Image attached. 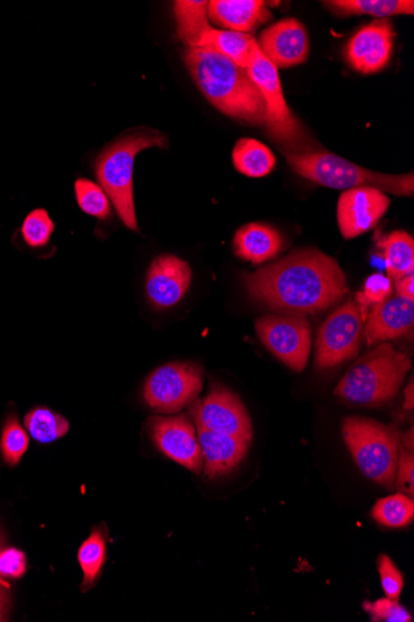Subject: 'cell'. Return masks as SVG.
Masks as SVG:
<instances>
[{
  "instance_id": "1",
  "label": "cell",
  "mask_w": 414,
  "mask_h": 622,
  "mask_svg": "<svg viewBox=\"0 0 414 622\" xmlns=\"http://www.w3.org/2000/svg\"><path fill=\"white\" fill-rule=\"evenodd\" d=\"M251 299L290 315L313 314L344 300L349 285L342 267L317 249L298 250L277 263L243 275Z\"/></svg>"
},
{
  "instance_id": "2",
  "label": "cell",
  "mask_w": 414,
  "mask_h": 622,
  "mask_svg": "<svg viewBox=\"0 0 414 622\" xmlns=\"http://www.w3.org/2000/svg\"><path fill=\"white\" fill-rule=\"evenodd\" d=\"M184 61L197 88L221 113L250 125L266 124L265 100L248 69L207 46L186 48Z\"/></svg>"
},
{
  "instance_id": "3",
  "label": "cell",
  "mask_w": 414,
  "mask_h": 622,
  "mask_svg": "<svg viewBox=\"0 0 414 622\" xmlns=\"http://www.w3.org/2000/svg\"><path fill=\"white\" fill-rule=\"evenodd\" d=\"M411 366L407 355L394 349L391 343H380L347 370L335 395L357 405H382L396 396Z\"/></svg>"
},
{
  "instance_id": "4",
  "label": "cell",
  "mask_w": 414,
  "mask_h": 622,
  "mask_svg": "<svg viewBox=\"0 0 414 622\" xmlns=\"http://www.w3.org/2000/svg\"><path fill=\"white\" fill-rule=\"evenodd\" d=\"M168 137L156 129L140 128L117 139L101 153L96 163L103 192L115 206L119 218L130 230H138L134 197V166L139 152L166 147Z\"/></svg>"
},
{
  "instance_id": "5",
  "label": "cell",
  "mask_w": 414,
  "mask_h": 622,
  "mask_svg": "<svg viewBox=\"0 0 414 622\" xmlns=\"http://www.w3.org/2000/svg\"><path fill=\"white\" fill-rule=\"evenodd\" d=\"M290 169L303 178L333 189L371 187L383 193L413 195V174H383L363 169L331 152H286Z\"/></svg>"
},
{
  "instance_id": "6",
  "label": "cell",
  "mask_w": 414,
  "mask_h": 622,
  "mask_svg": "<svg viewBox=\"0 0 414 622\" xmlns=\"http://www.w3.org/2000/svg\"><path fill=\"white\" fill-rule=\"evenodd\" d=\"M343 436L356 465L367 479L391 487L396 480L399 433L366 417H346Z\"/></svg>"
},
{
  "instance_id": "7",
  "label": "cell",
  "mask_w": 414,
  "mask_h": 622,
  "mask_svg": "<svg viewBox=\"0 0 414 622\" xmlns=\"http://www.w3.org/2000/svg\"><path fill=\"white\" fill-rule=\"evenodd\" d=\"M248 71L265 100L266 126L271 137L294 150L290 152H312L302 125L287 105L278 70L260 48Z\"/></svg>"
},
{
  "instance_id": "8",
  "label": "cell",
  "mask_w": 414,
  "mask_h": 622,
  "mask_svg": "<svg viewBox=\"0 0 414 622\" xmlns=\"http://www.w3.org/2000/svg\"><path fill=\"white\" fill-rule=\"evenodd\" d=\"M367 308L357 301H347L335 310L323 326L317 338V366L332 368L354 358L360 350Z\"/></svg>"
},
{
  "instance_id": "9",
  "label": "cell",
  "mask_w": 414,
  "mask_h": 622,
  "mask_svg": "<svg viewBox=\"0 0 414 622\" xmlns=\"http://www.w3.org/2000/svg\"><path fill=\"white\" fill-rule=\"evenodd\" d=\"M203 389V371L194 364L158 368L147 379L145 399L156 412L174 414L193 403Z\"/></svg>"
},
{
  "instance_id": "10",
  "label": "cell",
  "mask_w": 414,
  "mask_h": 622,
  "mask_svg": "<svg viewBox=\"0 0 414 622\" xmlns=\"http://www.w3.org/2000/svg\"><path fill=\"white\" fill-rule=\"evenodd\" d=\"M256 331L278 359L295 371H303L312 346V330L303 315L268 314L256 322Z\"/></svg>"
},
{
  "instance_id": "11",
  "label": "cell",
  "mask_w": 414,
  "mask_h": 622,
  "mask_svg": "<svg viewBox=\"0 0 414 622\" xmlns=\"http://www.w3.org/2000/svg\"><path fill=\"white\" fill-rule=\"evenodd\" d=\"M196 426L215 433L252 440V424L239 395L228 388L212 384L209 394L196 402L191 411Z\"/></svg>"
},
{
  "instance_id": "12",
  "label": "cell",
  "mask_w": 414,
  "mask_h": 622,
  "mask_svg": "<svg viewBox=\"0 0 414 622\" xmlns=\"http://www.w3.org/2000/svg\"><path fill=\"white\" fill-rule=\"evenodd\" d=\"M156 447L179 465L195 473L204 466L203 451L196 430L186 416H157L148 423Z\"/></svg>"
},
{
  "instance_id": "13",
  "label": "cell",
  "mask_w": 414,
  "mask_h": 622,
  "mask_svg": "<svg viewBox=\"0 0 414 622\" xmlns=\"http://www.w3.org/2000/svg\"><path fill=\"white\" fill-rule=\"evenodd\" d=\"M391 200L383 192L361 187L345 191L337 201V224L345 239L360 237L371 230L388 212Z\"/></svg>"
},
{
  "instance_id": "14",
  "label": "cell",
  "mask_w": 414,
  "mask_h": 622,
  "mask_svg": "<svg viewBox=\"0 0 414 622\" xmlns=\"http://www.w3.org/2000/svg\"><path fill=\"white\" fill-rule=\"evenodd\" d=\"M396 33L390 20H376L347 42L345 59L355 71L370 76L388 67Z\"/></svg>"
},
{
  "instance_id": "15",
  "label": "cell",
  "mask_w": 414,
  "mask_h": 622,
  "mask_svg": "<svg viewBox=\"0 0 414 622\" xmlns=\"http://www.w3.org/2000/svg\"><path fill=\"white\" fill-rule=\"evenodd\" d=\"M257 44L277 70L297 67L308 59L309 36L304 25L295 18H286L268 26Z\"/></svg>"
},
{
  "instance_id": "16",
  "label": "cell",
  "mask_w": 414,
  "mask_h": 622,
  "mask_svg": "<svg viewBox=\"0 0 414 622\" xmlns=\"http://www.w3.org/2000/svg\"><path fill=\"white\" fill-rule=\"evenodd\" d=\"M192 268L174 255L158 256L150 265L147 276V295L158 309L173 308L189 290Z\"/></svg>"
},
{
  "instance_id": "17",
  "label": "cell",
  "mask_w": 414,
  "mask_h": 622,
  "mask_svg": "<svg viewBox=\"0 0 414 622\" xmlns=\"http://www.w3.org/2000/svg\"><path fill=\"white\" fill-rule=\"evenodd\" d=\"M414 300L392 297L378 304L367 315L364 336L369 346L406 336L413 330Z\"/></svg>"
},
{
  "instance_id": "18",
  "label": "cell",
  "mask_w": 414,
  "mask_h": 622,
  "mask_svg": "<svg viewBox=\"0 0 414 622\" xmlns=\"http://www.w3.org/2000/svg\"><path fill=\"white\" fill-rule=\"evenodd\" d=\"M207 477L226 475L246 457L250 442L196 426Z\"/></svg>"
},
{
  "instance_id": "19",
  "label": "cell",
  "mask_w": 414,
  "mask_h": 622,
  "mask_svg": "<svg viewBox=\"0 0 414 622\" xmlns=\"http://www.w3.org/2000/svg\"><path fill=\"white\" fill-rule=\"evenodd\" d=\"M210 20L231 32L250 34L272 20L262 0H211L207 7Z\"/></svg>"
},
{
  "instance_id": "20",
  "label": "cell",
  "mask_w": 414,
  "mask_h": 622,
  "mask_svg": "<svg viewBox=\"0 0 414 622\" xmlns=\"http://www.w3.org/2000/svg\"><path fill=\"white\" fill-rule=\"evenodd\" d=\"M281 238L276 229L260 222L241 228L234 235V253L252 264H262L278 255Z\"/></svg>"
},
{
  "instance_id": "21",
  "label": "cell",
  "mask_w": 414,
  "mask_h": 622,
  "mask_svg": "<svg viewBox=\"0 0 414 622\" xmlns=\"http://www.w3.org/2000/svg\"><path fill=\"white\" fill-rule=\"evenodd\" d=\"M209 2L200 0H181L175 2L174 12L177 24V38L181 39L187 48H204L207 36H209L212 26L209 24V14H207Z\"/></svg>"
},
{
  "instance_id": "22",
  "label": "cell",
  "mask_w": 414,
  "mask_h": 622,
  "mask_svg": "<svg viewBox=\"0 0 414 622\" xmlns=\"http://www.w3.org/2000/svg\"><path fill=\"white\" fill-rule=\"evenodd\" d=\"M205 46L220 53L243 69L251 67L258 48L257 41L252 34L220 31L215 27L207 36Z\"/></svg>"
},
{
  "instance_id": "23",
  "label": "cell",
  "mask_w": 414,
  "mask_h": 622,
  "mask_svg": "<svg viewBox=\"0 0 414 622\" xmlns=\"http://www.w3.org/2000/svg\"><path fill=\"white\" fill-rule=\"evenodd\" d=\"M324 4L338 15H372L378 20L414 13L413 0H329Z\"/></svg>"
},
{
  "instance_id": "24",
  "label": "cell",
  "mask_w": 414,
  "mask_h": 622,
  "mask_svg": "<svg viewBox=\"0 0 414 622\" xmlns=\"http://www.w3.org/2000/svg\"><path fill=\"white\" fill-rule=\"evenodd\" d=\"M237 170L252 178L268 175L276 165V157L269 148L252 138H242L232 153Z\"/></svg>"
},
{
  "instance_id": "25",
  "label": "cell",
  "mask_w": 414,
  "mask_h": 622,
  "mask_svg": "<svg viewBox=\"0 0 414 622\" xmlns=\"http://www.w3.org/2000/svg\"><path fill=\"white\" fill-rule=\"evenodd\" d=\"M386 270L394 283L414 273V241L404 231H393L381 244Z\"/></svg>"
},
{
  "instance_id": "26",
  "label": "cell",
  "mask_w": 414,
  "mask_h": 622,
  "mask_svg": "<svg viewBox=\"0 0 414 622\" xmlns=\"http://www.w3.org/2000/svg\"><path fill=\"white\" fill-rule=\"evenodd\" d=\"M24 424L32 438L42 444L58 440L70 429V424L64 416L46 407L33 408L26 414Z\"/></svg>"
},
{
  "instance_id": "27",
  "label": "cell",
  "mask_w": 414,
  "mask_h": 622,
  "mask_svg": "<svg viewBox=\"0 0 414 622\" xmlns=\"http://www.w3.org/2000/svg\"><path fill=\"white\" fill-rule=\"evenodd\" d=\"M371 515L375 521L386 527H407L413 522L414 503L413 499L406 495H393L376 503Z\"/></svg>"
},
{
  "instance_id": "28",
  "label": "cell",
  "mask_w": 414,
  "mask_h": 622,
  "mask_svg": "<svg viewBox=\"0 0 414 622\" xmlns=\"http://www.w3.org/2000/svg\"><path fill=\"white\" fill-rule=\"evenodd\" d=\"M79 563L83 572L82 587L92 585L99 578L106 560V542L100 531L93 532L79 550Z\"/></svg>"
},
{
  "instance_id": "29",
  "label": "cell",
  "mask_w": 414,
  "mask_h": 622,
  "mask_svg": "<svg viewBox=\"0 0 414 622\" xmlns=\"http://www.w3.org/2000/svg\"><path fill=\"white\" fill-rule=\"evenodd\" d=\"M79 207L87 215L105 220L111 216L107 194L96 183L89 180H79L74 184Z\"/></svg>"
},
{
  "instance_id": "30",
  "label": "cell",
  "mask_w": 414,
  "mask_h": 622,
  "mask_svg": "<svg viewBox=\"0 0 414 622\" xmlns=\"http://www.w3.org/2000/svg\"><path fill=\"white\" fill-rule=\"evenodd\" d=\"M27 448H30L27 434L15 416L9 417L3 428L2 441H0V450H2L4 461L9 466H16Z\"/></svg>"
},
{
  "instance_id": "31",
  "label": "cell",
  "mask_w": 414,
  "mask_h": 622,
  "mask_svg": "<svg viewBox=\"0 0 414 622\" xmlns=\"http://www.w3.org/2000/svg\"><path fill=\"white\" fill-rule=\"evenodd\" d=\"M54 222L48 211L36 209L23 222L22 235L31 247H42L49 243L54 233Z\"/></svg>"
},
{
  "instance_id": "32",
  "label": "cell",
  "mask_w": 414,
  "mask_h": 622,
  "mask_svg": "<svg viewBox=\"0 0 414 622\" xmlns=\"http://www.w3.org/2000/svg\"><path fill=\"white\" fill-rule=\"evenodd\" d=\"M391 293V278L381 274H375L367 277L364 290L356 295V300L367 308V306H373L389 300Z\"/></svg>"
},
{
  "instance_id": "33",
  "label": "cell",
  "mask_w": 414,
  "mask_h": 622,
  "mask_svg": "<svg viewBox=\"0 0 414 622\" xmlns=\"http://www.w3.org/2000/svg\"><path fill=\"white\" fill-rule=\"evenodd\" d=\"M364 609L371 615V621L386 622H411L410 612L400 606L399 600L390 598L380 599L373 602H365Z\"/></svg>"
},
{
  "instance_id": "34",
  "label": "cell",
  "mask_w": 414,
  "mask_h": 622,
  "mask_svg": "<svg viewBox=\"0 0 414 622\" xmlns=\"http://www.w3.org/2000/svg\"><path fill=\"white\" fill-rule=\"evenodd\" d=\"M378 568L386 598L399 600L404 581L398 565L393 563L389 555L382 554L378 560Z\"/></svg>"
},
{
  "instance_id": "35",
  "label": "cell",
  "mask_w": 414,
  "mask_h": 622,
  "mask_svg": "<svg viewBox=\"0 0 414 622\" xmlns=\"http://www.w3.org/2000/svg\"><path fill=\"white\" fill-rule=\"evenodd\" d=\"M398 485L401 491L411 497L414 495V457L413 451L400 447L398 470Z\"/></svg>"
},
{
  "instance_id": "36",
  "label": "cell",
  "mask_w": 414,
  "mask_h": 622,
  "mask_svg": "<svg viewBox=\"0 0 414 622\" xmlns=\"http://www.w3.org/2000/svg\"><path fill=\"white\" fill-rule=\"evenodd\" d=\"M26 571V560L23 552L5 550L0 552V575L3 577L21 578Z\"/></svg>"
},
{
  "instance_id": "37",
  "label": "cell",
  "mask_w": 414,
  "mask_h": 622,
  "mask_svg": "<svg viewBox=\"0 0 414 622\" xmlns=\"http://www.w3.org/2000/svg\"><path fill=\"white\" fill-rule=\"evenodd\" d=\"M396 290L399 296L414 300V275H409L396 281Z\"/></svg>"
},
{
  "instance_id": "38",
  "label": "cell",
  "mask_w": 414,
  "mask_h": 622,
  "mask_svg": "<svg viewBox=\"0 0 414 622\" xmlns=\"http://www.w3.org/2000/svg\"><path fill=\"white\" fill-rule=\"evenodd\" d=\"M11 589V585L2 579L0 575V619L5 621V611L8 607V590Z\"/></svg>"
},
{
  "instance_id": "39",
  "label": "cell",
  "mask_w": 414,
  "mask_h": 622,
  "mask_svg": "<svg viewBox=\"0 0 414 622\" xmlns=\"http://www.w3.org/2000/svg\"><path fill=\"white\" fill-rule=\"evenodd\" d=\"M404 395H406V401H404V408H407V411H411V408L413 407V401H414V395H413V380H411V383L409 384V387L406 388V392H404Z\"/></svg>"
},
{
  "instance_id": "40",
  "label": "cell",
  "mask_w": 414,
  "mask_h": 622,
  "mask_svg": "<svg viewBox=\"0 0 414 622\" xmlns=\"http://www.w3.org/2000/svg\"><path fill=\"white\" fill-rule=\"evenodd\" d=\"M0 621H2V619H0Z\"/></svg>"
}]
</instances>
